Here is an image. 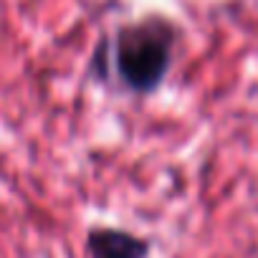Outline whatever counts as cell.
I'll return each mask as SVG.
<instances>
[{
	"label": "cell",
	"instance_id": "2",
	"mask_svg": "<svg viewBox=\"0 0 258 258\" xmlns=\"http://www.w3.org/2000/svg\"><path fill=\"white\" fill-rule=\"evenodd\" d=\"M152 243L145 235L114 225H91L86 230L89 258H150Z\"/></svg>",
	"mask_w": 258,
	"mask_h": 258
},
{
	"label": "cell",
	"instance_id": "1",
	"mask_svg": "<svg viewBox=\"0 0 258 258\" xmlns=\"http://www.w3.org/2000/svg\"><path fill=\"white\" fill-rule=\"evenodd\" d=\"M177 31L165 18H145L116 28L111 43L101 41L94 51L96 76L104 79L109 71L119 86L135 96L155 94L175 61Z\"/></svg>",
	"mask_w": 258,
	"mask_h": 258
}]
</instances>
